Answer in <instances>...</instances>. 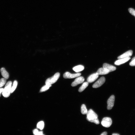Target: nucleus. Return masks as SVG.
Segmentation results:
<instances>
[{
  "label": "nucleus",
  "mask_w": 135,
  "mask_h": 135,
  "mask_svg": "<svg viewBox=\"0 0 135 135\" xmlns=\"http://www.w3.org/2000/svg\"><path fill=\"white\" fill-rule=\"evenodd\" d=\"M86 119L89 121L95 123L96 124L98 125L99 122L98 118V116L93 111L90 109L87 112Z\"/></svg>",
  "instance_id": "1"
},
{
  "label": "nucleus",
  "mask_w": 135,
  "mask_h": 135,
  "mask_svg": "<svg viewBox=\"0 0 135 135\" xmlns=\"http://www.w3.org/2000/svg\"><path fill=\"white\" fill-rule=\"evenodd\" d=\"M12 83L11 81H9L6 84L2 93L3 96L5 98L8 97L11 93V91Z\"/></svg>",
  "instance_id": "2"
},
{
  "label": "nucleus",
  "mask_w": 135,
  "mask_h": 135,
  "mask_svg": "<svg viewBox=\"0 0 135 135\" xmlns=\"http://www.w3.org/2000/svg\"><path fill=\"white\" fill-rule=\"evenodd\" d=\"M60 73H57L52 77L48 78L46 81V84L50 85L55 83L60 77Z\"/></svg>",
  "instance_id": "3"
},
{
  "label": "nucleus",
  "mask_w": 135,
  "mask_h": 135,
  "mask_svg": "<svg viewBox=\"0 0 135 135\" xmlns=\"http://www.w3.org/2000/svg\"><path fill=\"white\" fill-rule=\"evenodd\" d=\"M101 124L103 126L106 128H109L112 125V120L110 118L105 117L103 119Z\"/></svg>",
  "instance_id": "4"
},
{
  "label": "nucleus",
  "mask_w": 135,
  "mask_h": 135,
  "mask_svg": "<svg viewBox=\"0 0 135 135\" xmlns=\"http://www.w3.org/2000/svg\"><path fill=\"white\" fill-rule=\"evenodd\" d=\"M115 100V97L114 95L111 96L108 99L107 101V109L108 110H111L114 106Z\"/></svg>",
  "instance_id": "5"
},
{
  "label": "nucleus",
  "mask_w": 135,
  "mask_h": 135,
  "mask_svg": "<svg viewBox=\"0 0 135 135\" xmlns=\"http://www.w3.org/2000/svg\"><path fill=\"white\" fill-rule=\"evenodd\" d=\"M81 75V74L80 73L72 74L69 72H66L64 74L63 77L65 79H72L79 77Z\"/></svg>",
  "instance_id": "6"
},
{
  "label": "nucleus",
  "mask_w": 135,
  "mask_h": 135,
  "mask_svg": "<svg viewBox=\"0 0 135 135\" xmlns=\"http://www.w3.org/2000/svg\"><path fill=\"white\" fill-rule=\"evenodd\" d=\"M105 78L104 77H101L93 85L94 88H97L101 87L105 82Z\"/></svg>",
  "instance_id": "7"
},
{
  "label": "nucleus",
  "mask_w": 135,
  "mask_h": 135,
  "mask_svg": "<svg viewBox=\"0 0 135 135\" xmlns=\"http://www.w3.org/2000/svg\"><path fill=\"white\" fill-rule=\"evenodd\" d=\"M85 80L84 78L82 76L79 77L76 79L72 83L71 86L73 87H75L78 85L83 83Z\"/></svg>",
  "instance_id": "8"
},
{
  "label": "nucleus",
  "mask_w": 135,
  "mask_h": 135,
  "mask_svg": "<svg viewBox=\"0 0 135 135\" xmlns=\"http://www.w3.org/2000/svg\"><path fill=\"white\" fill-rule=\"evenodd\" d=\"M99 77V75L96 73L91 74L87 79V81L88 83H91L94 81Z\"/></svg>",
  "instance_id": "9"
},
{
  "label": "nucleus",
  "mask_w": 135,
  "mask_h": 135,
  "mask_svg": "<svg viewBox=\"0 0 135 135\" xmlns=\"http://www.w3.org/2000/svg\"><path fill=\"white\" fill-rule=\"evenodd\" d=\"M130 59V57L120 59L116 61L114 64L116 65H119L128 62Z\"/></svg>",
  "instance_id": "10"
},
{
  "label": "nucleus",
  "mask_w": 135,
  "mask_h": 135,
  "mask_svg": "<svg viewBox=\"0 0 135 135\" xmlns=\"http://www.w3.org/2000/svg\"><path fill=\"white\" fill-rule=\"evenodd\" d=\"M103 67L108 70L110 72L114 71L116 69L115 67L106 63L103 64Z\"/></svg>",
  "instance_id": "11"
},
{
  "label": "nucleus",
  "mask_w": 135,
  "mask_h": 135,
  "mask_svg": "<svg viewBox=\"0 0 135 135\" xmlns=\"http://www.w3.org/2000/svg\"><path fill=\"white\" fill-rule=\"evenodd\" d=\"M133 53L132 51L131 50L128 51L121 55L119 56L118 57V59H120L123 58L130 57L132 55Z\"/></svg>",
  "instance_id": "12"
},
{
  "label": "nucleus",
  "mask_w": 135,
  "mask_h": 135,
  "mask_svg": "<svg viewBox=\"0 0 135 135\" xmlns=\"http://www.w3.org/2000/svg\"><path fill=\"white\" fill-rule=\"evenodd\" d=\"M109 72L108 70L103 67L99 69L96 73L99 75H106Z\"/></svg>",
  "instance_id": "13"
},
{
  "label": "nucleus",
  "mask_w": 135,
  "mask_h": 135,
  "mask_svg": "<svg viewBox=\"0 0 135 135\" xmlns=\"http://www.w3.org/2000/svg\"><path fill=\"white\" fill-rule=\"evenodd\" d=\"M0 71L2 76L4 78L7 79L9 78V74L4 68H2L0 69Z\"/></svg>",
  "instance_id": "14"
},
{
  "label": "nucleus",
  "mask_w": 135,
  "mask_h": 135,
  "mask_svg": "<svg viewBox=\"0 0 135 135\" xmlns=\"http://www.w3.org/2000/svg\"><path fill=\"white\" fill-rule=\"evenodd\" d=\"M84 69V67L82 65H79L74 67L73 69L76 72H78L83 70Z\"/></svg>",
  "instance_id": "15"
},
{
  "label": "nucleus",
  "mask_w": 135,
  "mask_h": 135,
  "mask_svg": "<svg viewBox=\"0 0 135 135\" xmlns=\"http://www.w3.org/2000/svg\"><path fill=\"white\" fill-rule=\"evenodd\" d=\"M88 85L89 83L88 82L84 83L79 89L78 91L79 92H82L86 88H87Z\"/></svg>",
  "instance_id": "16"
},
{
  "label": "nucleus",
  "mask_w": 135,
  "mask_h": 135,
  "mask_svg": "<svg viewBox=\"0 0 135 135\" xmlns=\"http://www.w3.org/2000/svg\"><path fill=\"white\" fill-rule=\"evenodd\" d=\"M81 111L83 115L87 114L88 111L85 105L83 104L82 105L81 107Z\"/></svg>",
  "instance_id": "17"
},
{
  "label": "nucleus",
  "mask_w": 135,
  "mask_h": 135,
  "mask_svg": "<svg viewBox=\"0 0 135 135\" xmlns=\"http://www.w3.org/2000/svg\"><path fill=\"white\" fill-rule=\"evenodd\" d=\"M51 86V85H49L46 84L41 88L40 91V92H42L46 91L49 89Z\"/></svg>",
  "instance_id": "18"
},
{
  "label": "nucleus",
  "mask_w": 135,
  "mask_h": 135,
  "mask_svg": "<svg viewBox=\"0 0 135 135\" xmlns=\"http://www.w3.org/2000/svg\"><path fill=\"white\" fill-rule=\"evenodd\" d=\"M18 85V82L17 81H15L13 82V85L11 87V93H13L16 88Z\"/></svg>",
  "instance_id": "19"
},
{
  "label": "nucleus",
  "mask_w": 135,
  "mask_h": 135,
  "mask_svg": "<svg viewBox=\"0 0 135 135\" xmlns=\"http://www.w3.org/2000/svg\"><path fill=\"white\" fill-rule=\"evenodd\" d=\"M44 126V124L43 122L41 121L38 123L37 127L40 129V130H42L43 129Z\"/></svg>",
  "instance_id": "20"
},
{
  "label": "nucleus",
  "mask_w": 135,
  "mask_h": 135,
  "mask_svg": "<svg viewBox=\"0 0 135 135\" xmlns=\"http://www.w3.org/2000/svg\"><path fill=\"white\" fill-rule=\"evenodd\" d=\"M6 79L4 78H1L0 80V88L2 87L6 84Z\"/></svg>",
  "instance_id": "21"
},
{
  "label": "nucleus",
  "mask_w": 135,
  "mask_h": 135,
  "mask_svg": "<svg viewBox=\"0 0 135 135\" xmlns=\"http://www.w3.org/2000/svg\"><path fill=\"white\" fill-rule=\"evenodd\" d=\"M128 11L132 15L134 16L135 14V10L132 8H130L128 9Z\"/></svg>",
  "instance_id": "22"
},
{
  "label": "nucleus",
  "mask_w": 135,
  "mask_h": 135,
  "mask_svg": "<svg viewBox=\"0 0 135 135\" xmlns=\"http://www.w3.org/2000/svg\"><path fill=\"white\" fill-rule=\"evenodd\" d=\"M129 64L131 66H135V57L132 59L131 62Z\"/></svg>",
  "instance_id": "23"
},
{
  "label": "nucleus",
  "mask_w": 135,
  "mask_h": 135,
  "mask_svg": "<svg viewBox=\"0 0 135 135\" xmlns=\"http://www.w3.org/2000/svg\"><path fill=\"white\" fill-rule=\"evenodd\" d=\"M33 133L34 135H38L39 132L37 129H35L33 131Z\"/></svg>",
  "instance_id": "24"
},
{
  "label": "nucleus",
  "mask_w": 135,
  "mask_h": 135,
  "mask_svg": "<svg viewBox=\"0 0 135 135\" xmlns=\"http://www.w3.org/2000/svg\"><path fill=\"white\" fill-rule=\"evenodd\" d=\"M4 89L3 88H0V97L1 96V94L3 92Z\"/></svg>",
  "instance_id": "25"
},
{
  "label": "nucleus",
  "mask_w": 135,
  "mask_h": 135,
  "mask_svg": "<svg viewBox=\"0 0 135 135\" xmlns=\"http://www.w3.org/2000/svg\"><path fill=\"white\" fill-rule=\"evenodd\" d=\"M107 132H105L101 134V135H107Z\"/></svg>",
  "instance_id": "26"
},
{
  "label": "nucleus",
  "mask_w": 135,
  "mask_h": 135,
  "mask_svg": "<svg viewBox=\"0 0 135 135\" xmlns=\"http://www.w3.org/2000/svg\"><path fill=\"white\" fill-rule=\"evenodd\" d=\"M43 135V132L42 131L39 132L38 135Z\"/></svg>",
  "instance_id": "27"
},
{
  "label": "nucleus",
  "mask_w": 135,
  "mask_h": 135,
  "mask_svg": "<svg viewBox=\"0 0 135 135\" xmlns=\"http://www.w3.org/2000/svg\"><path fill=\"white\" fill-rule=\"evenodd\" d=\"M112 135H119V134H116V133H114L112 134Z\"/></svg>",
  "instance_id": "28"
},
{
  "label": "nucleus",
  "mask_w": 135,
  "mask_h": 135,
  "mask_svg": "<svg viewBox=\"0 0 135 135\" xmlns=\"http://www.w3.org/2000/svg\"><path fill=\"white\" fill-rule=\"evenodd\" d=\"M134 16L135 17V14Z\"/></svg>",
  "instance_id": "29"
}]
</instances>
